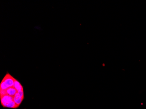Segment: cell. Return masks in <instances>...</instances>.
<instances>
[{
	"label": "cell",
	"mask_w": 146,
	"mask_h": 109,
	"mask_svg": "<svg viewBox=\"0 0 146 109\" xmlns=\"http://www.w3.org/2000/svg\"><path fill=\"white\" fill-rule=\"evenodd\" d=\"M15 79L9 74L8 73L4 76L0 84V90H7L10 87H14Z\"/></svg>",
	"instance_id": "cell-1"
},
{
	"label": "cell",
	"mask_w": 146,
	"mask_h": 109,
	"mask_svg": "<svg viewBox=\"0 0 146 109\" xmlns=\"http://www.w3.org/2000/svg\"><path fill=\"white\" fill-rule=\"evenodd\" d=\"M14 97L8 95L1 96V104L2 106H3L5 104H8L11 101L13 100Z\"/></svg>",
	"instance_id": "cell-2"
},
{
	"label": "cell",
	"mask_w": 146,
	"mask_h": 109,
	"mask_svg": "<svg viewBox=\"0 0 146 109\" xmlns=\"http://www.w3.org/2000/svg\"><path fill=\"white\" fill-rule=\"evenodd\" d=\"M13 97H14L13 100L15 103V104H16L17 105H18V106H20V105L22 102L23 101V100H24V98L21 97L18 95V93L15 94V96Z\"/></svg>",
	"instance_id": "cell-3"
},
{
	"label": "cell",
	"mask_w": 146,
	"mask_h": 109,
	"mask_svg": "<svg viewBox=\"0 0 146 109\" xmlns=\"http://www.w3.org/2000/svg\"><path fill=\"white\" fill-rule=\"evenodd\" d=\"M7 95L10 96L11 97H14L18 91L16 90L14 87H10L6 90Z\"/></svg>",
	"instance_id": "cell-4"
},
{
	"label": "cell",
	"mask_w": 146,
	"mask_h": 109,
	"mask_svg": "<svg viewBox=\"0 0 146 109\" xmlns=\"http://www.w3.org/2000/svg\"><path fill=\"white\" fill-rule=\"evenodd\" d=\"M3 107H4L10 108H13V109H16L18 107V106L17 105L15 104V103L14 102V100L11 101L8 103V104H5L4 105H3Z\"/></svg>",
	"instance_id": "cell-5"
},
{
	"label": "cell",
	"mask_w": 146,
	"mask_h": 109,
	"mask_svg": "<svg viewBox=\"0 0 146 109\" xmlns=\"http://www.w3.org/2000/svg\"><path fill=\"white\" fill-rule=\"evenodd\" d=\"M14 87L15 88L16 90L18 91H20V90H23V86H22V85L19 83V82H18L16 79H15V84H14Z\"/></svg>",
	"instance_id": "cell-6"
},
{
	"label": "cell",
	"mask_w": 146,
	"mask_h": 109,
	"mask_svg": "<svg viewBox=\"0 0 146 109\" xmlns=\"http://www.w3.org/2000/svg\"><path fill=\"white\" fill-rule=\"evenodd\" d=\"M18 94L22 98H24V94L23 90H20L18 91Z\"/></svg>",
	"instance_id": "cell-7"
},
{
	"label": "cell",
	"mask_w": 146,
	"mask_h": 109,
	"mask_svg": "<svg viewBox=\"0 0 146 109\" xmlns=\"http://www.w3.org/2000/svg\"><path fill=\"white\" fill-rule=\"evenodd\" d=\"M6 95H7L6 90H0V95H1V96H3Z\"/></svg>",
	"instance_id": "cell-8"
}]
</instances>
